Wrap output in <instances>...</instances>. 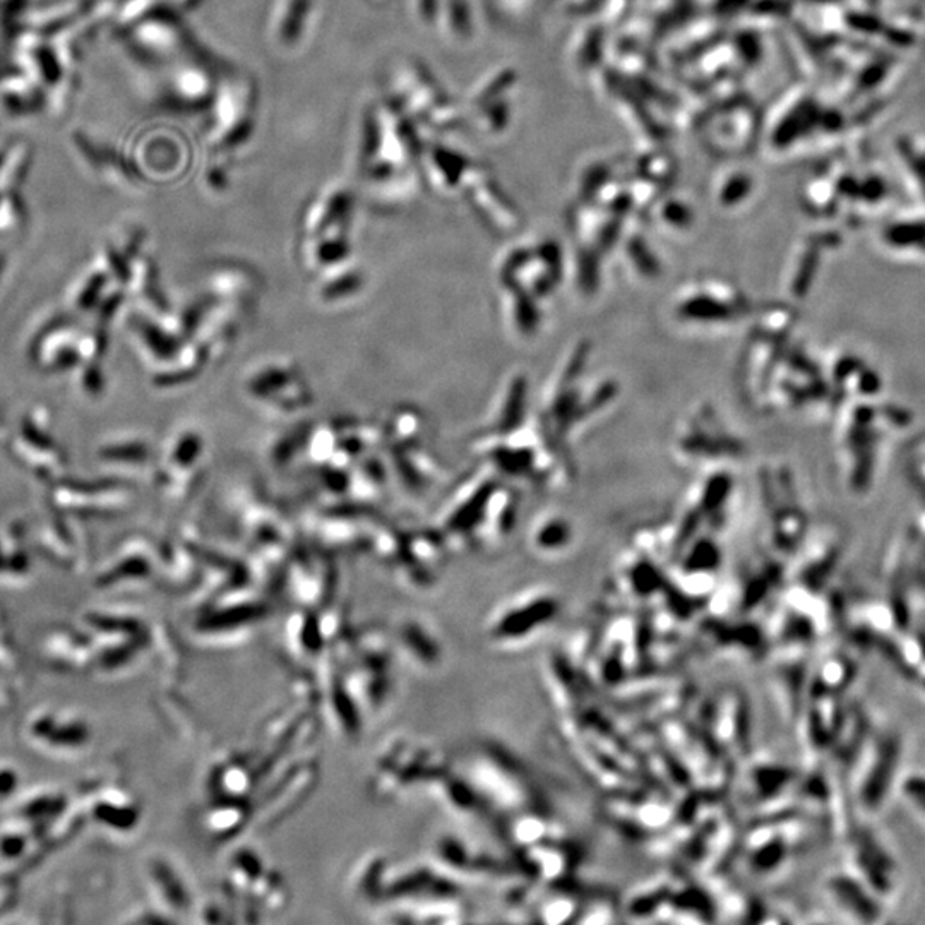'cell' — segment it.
I'll return each mask as SVG.
<instances>
[{"label": "cell", "mask_w": 925, "mask_h": 925, "mask_svg": "<svg viewBox=\"0 0 925 925\" xmlns=\"http://www.w3.org/2000/svg\"><path fill=\"white\" fill-rule=\"evenodd\" d=\"M107 461H142L146 458V448L143 445H127L119 446V448H108L101 452Z\"/></svg>", "instance_id": "16"}, {"label": "cell", "mask_w": 925, "mask_h": 925, "mask_svg": "<svg viewBox=\"0 0 925 925\" xmlns=\"http://www.w3.org/2000/svg\"><path fill=\"white\" fill-rule=\"evenodd\" d=\"M468 158L439 143H423L420 171L427 184L437 193L452 194L461 191L463 181L470 168Z\"/></svg>", "instance_id": "9"}, {"label": "cell", "mask_w": 925, "mask_h": 925, "mask_svg": "<svg viewBox=\"0 0 925 925\" xmlns=\"http://www.w3.org/2000/svg\"><path fill=\"white\" fill-rule=\"evenodd\" d=\"M899 793L907 800L912 811L925 821V773H908L899 781Z\"/></svg>", "instance_id": "13"}, {"label": "cell", "mask_w": 925, "mask_h": 925, "mask_svg": "<svg viewBox=\"0 0 925 925\" xmlns=\"http://www.w3.org/2000/svg\"><path fill=\"white\" fill-rule=\"evenodd\" d=\"M260 89L256 79L238 72L222 76L207 126L206 145L212 158L234 164L235 156L247 148L256 133Z\"/></svg>", "instance_id": "2"}, {"label": "cell", "mask_w": 925, "mask_h": 925, "mask_svg": "<svg viewBox=\"0 0 925 925\" xmlns=\"http://www.w3.org/2000/svg\"><path fill=\"white\" fill-rule=\"evenodd\" d=\"M559 614V600L545 590L525 593L506 605L493 621L494 640L500 643H529L547 631Z\"/></svg>", "instance_id": "5"}, {"label": "cell", "mask_w": 925, "mask_h": 925, "mask_svg": "<svg viewBox=\"0 0 925 925\" xmlns=\"http://www.w3.org/2000/svg\"><path fill=\"white\" fill-rule=\"evenodd\" d=\"M441 0H408L411 18L422 28H434Z\"/></svg>", "instance_id": "15"}, {"label": "cell", "mask_w": 925, "mask_h": 925, "mask_svg": "<svg viewBox=\"0 0 925 925\" xmlns=\"http://www.w3.org/2000/svg\"><path fill=\"white\" fill-rule=\"evenodd\" d=\"M372 2H378V4H381V2H386V0H372Z\"/></svg>", "instance_id": "18"}, {"label": "cell", "mask_w": 925, "mask_h": 925, "mask_svg": "<svg viewBox=\"0 0 925 925\" xmlns=\"http://www.w3.org/2000/svg\"><path fill=\"white\" fill-rule=\"evenodd\" d=\"M392 100L419 129L446 133L459 124V110L430 67L417 57H403L392 67Z\"/></svg>", "instance_id": "3"}, {"label": "cell", "mask_w": 925, "mask_h": 925, "mask_svg": "<svg viewBox=\"0 0 925 925\" xmlns=\"http://www.w3.org/2000/svg\"><path fill=\"white\" fill-rule=\"evenodd\" d=\"M434 28L449 43H467L474 35L470 2L468 0H441L437 8Z\"/></svg>", "instance_id": "11"}, {"label": "cell", "mask_w": 925, "mask_h": 925, "mask_svg": "<svg viewBox=\"0 0 925 925\" xmlns=\"http://www.w3.org/2000/svg\"><path fill=\"white\" fill-rule=\"evenodd\" d=\"M904 740L895 730H874L863 754L855 761L854 797L867 815L882 811L898 781Z\"/></svg>", "instance_id": "4"}, {"label": "cell", "mask_w": 925, "mask_h": 925, "mask_svg": "<svg viewBox=\"0 0 925 925\" xmlns=\"http://www.w3.org/2000/svg\"><path fill=\"white\" fill-rule=\"evenodd\" d=\"M714 708V736L720 742H727L726 749L740 754L748 742V708L739 697H729Z\"/></svg>", "instance_id": "10"}, {"label": "cell", "mask_w": 925, "mask_h": 925, "mask_svg": "<svg viewBox=\"0 0 925 925\" xmlns=\"http://www.w3.org/2000/svg\"><path fill=\"white\" fill-rule=\"evenodd\" d=\"M848 869L885 902L898 886V866L892 851L874 835L873 829L855 828L851 833V863Z\"/></svg>", "instance_id": "6"}, {"label": "cell", "mask_w": 925, "mask_h": 925, "mask_svg": "<svg viewBox=\"0 0 925 925\" xmlns=\"http://www.w3.org/2000/svg\"><path fill=\"white\" fill-rule=\"evenodd\" d=\"M917 682H918V684H921L922 691L925 692V672H924V674L921 675V678L917 679Z\"/></svg>", "instance_id": "17"}, {"label": "cell", "mask_w": 925, "mask_h": 925, "mask_svg": "<svg viewBox=\"0 0 925 925\" xmlns=\"http://www.w3.org/2000/svg\"><path fill=\"white\" fill-rule=\"evenodd\" d=\"M420 129L392 100L374 101L363 110L357 134V172L376 203L400 206L419 193Z\"/></svg>", "instance_id": "1"}, {"label": "cell", "mask_w": 925, "mask_h": 925, "mask_svg": "<svg viewBox=\"0 0 925 925\" xmlns=\"http://www.w3.org/2000/svg\"><path fill=\"white\" fill-rule=\"evenodd\" d=\"M826 893L833 907L848 921L876 924L885 914V902L870 892L850 869L833 874L826 882Z\"/></svg>", "instance_id": "8"}, {"label": "cell", "mask_w": 925, "mask_h": 925, "mask_svg": "<svg viewBox=\"0 0 925 925\" xmlns=\"http://www.w3.org/2000/svg\"><path fill=\"white\" fill-rule=\"evenodd\" d=\"M855 672H857V666H855L851 656L841 652L833 653V655L822 660L818 674H816L815 684L809 689L829 692V694H837L838 697L840 692L850 688Z\"/></svg>", "instance_id": "12"}, {"label": "cell", "mask_w": 925, "mask_h": 925, "mask_svg": "<svg viewBox=\"0 0 925 925\" xmlns=\"http://www.w3.org/2000/svg\"><path fill=\"white\" fill-rule=\"evenodd\" d=\"M318 0H274L267 16V38L283 53L299 52L318 21Z\"/></svg>", "instance_id": "7"}, {"label": "cell", "mask_w": 925, "mask_h": 925, "mask_svg": "<svg viewBox=\"0 0 925 925\" xmlns=\"http://www.w3.org/2000/svg\"><path fill=\"white\" fill-rule=\"evenodd\" d=\"M569 526H567L566 523L551 522L547 523V525L542 526V529H538L537 535L534 537V542L541 551L554 552L566 547L567 542H569Z\"/></svg>", "instance_id": "14"}]
</instances>
